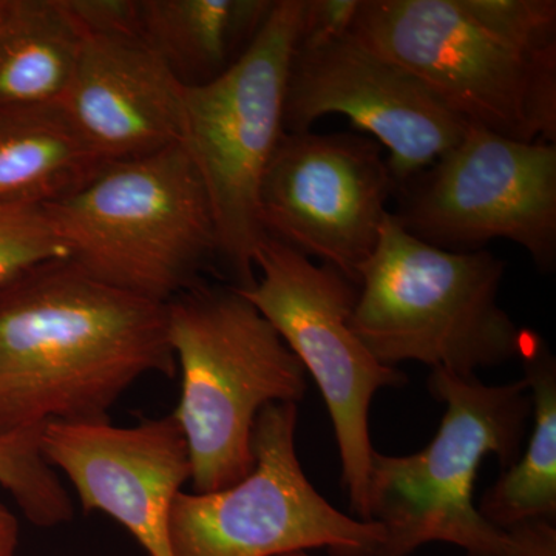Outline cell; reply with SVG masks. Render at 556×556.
Masks as SVG:
<instances>
[{
	"mask_svg": "<svg viewBox=\"0 0 556 556\" xmlns=\"http://www.w3.org/2000/svg\"><path fill=\"white\" fill-rule=\"evenodd\" d=\"M175 368L167 303L110 287L70 258L0 289V437L110 420L139 379Z\"/></svg>",
	"mask_w": 556,
	"mask_h": 556,
	"instance_id": "cell-1",
	"label": "cell"
},
{
	"mask_svg": "<svg viewBox=\"0 0 556 556\" xmlns=\"http://www.w3.org/2000/svg\"><path fill=\"white\" fill-rule=\"evenodd\" d=\"M351 35L470 126L556 142L555 0H361Z\"/></svg>",
	"mask_w": 556,
	"mask_h": 556,
	"instance_id": "cell-2",
	"label": "cell"
},
{
	"mask_svg": "<svg viewBox=\"0 0 556 556\" xmlns=\"http://www.w3.org/2000/svg\"><path fill=\"white\" fill-rule=\"evenodd\" d=\"M428 388L445 404L437 437L413 455L372 456L368 521L383 529L375 556H409L430 543L453 544L466 556H556L554 525L500 529L473 497L484 457L496 456L507 470L521 456L532 416L526 379L485 386L477 376L431 369Z\"/></svg>",
	"mask_w": 556,
	"mask_h": 556,
	"instance_id": "cell-3",
	"label": "cell"
},
{
	"mask_svg": "<svg viewBox=\"0 0 556 556\" xmlns=\"http://www.w3.org/2000/svg\"><path fill=\"white\" fill-rule=\"evenodd\" d=\"M181 369L172 413L186 439L193 492L228 489L255 466V420L270 404H298L306 371L268 318L236 287L197 283L167 302Z\"/></svg>",
	"mask_w": 556,
	"mask_h": 556,
	"instance_id": "cell-4",
	"label": "cell"
},
{
	"mask_svg": "<svg viewBox=\"0 0 556 556\" xmlns=\"http://www.w3.org/2000/svg\"><path fill=\"white\" fill-rule=\"evenodd\" d=\"M506 263L486 249L424 243L388 214L378 247L358 270L350 327L380 364L419 362L477 376L519 358L526 329L503 309Z\"/></svg>",
	"mask_w": 556,
	"mask_h": 556,
	"instance_id": "cell-5",
	"label": "cell"
},
{
	"mask_svg": "<svg viewBox=\"0 0 556 556\" xmlns=\"http://www.w3.org/2000/svg\"><path fill=\"white\" fill-rule=\"evenodd\" d=\"M73 263L110 287L167 303L219 260L206 189L181 142L110 163L46 204Z\"/></svg>",
	"mask_w": 556,
	"mask_h": 556,
	"instance_id": "cell-6",
	"label": "cell"
},
{
	"mask_svg": "<svg viewBox=\"0 0 556 556\" xmlns=\"http://www.w3.org/2000/svg\"><path fill=\"white\" fill-rule=\"evenodd\" d=\"M303 0H276L257 38L217 79L185 86L182 141L206 189L219 260L237 289L254 287L263 175L283 137L285 90Z\"/></svg>",
	"mask_w": 556,
	"mask_h": 556,
	"instance_id": "cell-7",
	"label": "cell"
},
{
	"mask_svg": "<svg viewBox=\"0 0 556 556\" xmlns=\"http://www.w3.org/2000/svg\"><path fill=\"white\" fill-rule=\"evenodd\" d=\"M260 277L239 289L313 376L334 426L342 481L354 518L368 521L372 448L369 407L378 391L407 376L372 356L350 327L357 287L332 266L316 265L266 236L255 251Z\"/></svg>",
	"mask_w": 556,
	"mask_h": 556,
	"instance_id": "cell-8",
	"label": "cell"
},
{
	"mask_svg": "<svg viewBox=\"0 0 556 556\" xmlns=\"http://www.w3.org/2000/svg\"><path fill=\"white\" fill-rule=\"evenodd\" d=\"M298 404H270L255 420V466L228 489L179 492L170 510L174 556H283L328 548L375 556L378 522L339 511L317 492L295 448Z\"/></svg>",
	"mask_w": 556,
	"mask_h": 556,
	"instance_id": "cell-9",
	"label": "cell"
},
{
	"mask_svg": "<svg viewBox=\"0 0 556 556\" xmlns=\"http://www.w3.org/2000/svg\"><path fill=\"white\" fill-rule=\"evenodd\" d=\"M394 197L391 214L424 243L471 252L508 240L541 273L555 269L556 142L515 141L470 126Z\"/></svg>",
	"mask_w": 556,
	"mask_h": 556,
	"instance_id": "cell-10",
	"label": "cell"
},
{
	"mask_svg": "<svg viewBox=\"0 0 556 556\" xmlns=\"http://www.w3.org/2000/svg\"><path fill=\"white\" fill-rule=\"evenodd\" d=\"M394 193L375 139L283 134L260 186V225L270 239L332 266L357 287Z\"/></svg>",
	"mask_w": 556,
	"mask_h": 556,
	"instance_id": "cell-11",
	"label": "cell"
},
{
	"mask_svg": "<svg viewBox=\"0 0 556 556\" xmlns=\"http://www.w3.org/2000/svg\"><path fill=\"white\" fill-rule=\"evenodd\" d=\"M339 113L387 148L396 190L464 138L470 124L407 68L345 35L294 47L285 90V134H303Z\"/></svg>",
	"mask_w": 556,
	"mask_h": 556,
	"instance_id": "cell-12",
	"label": "cell"
},
{
	"mask_svg": "<svg viewBox=\"0 0 556 556\" xmlns=\"http://www.w3.org/2000/svg\"><path fill=\"white\" fill-rule=\"evenodd\" d=\"M43 455L67 477L84 511L119 522L148 556H174L170 510L192 478L189 450L174 416L134 427L49 422Z\"/></svg>",
	"mask_w": 556,
	"mask_h": 556,
	"instance_id": "cell-13",
	"label": "cell"
},
{
	"mask_svg": "<svg viewBox=\"0 0 556 556\" xmlns=\"http://www.w3.org/2000/svg\"><path fill=\"white\" fill-rule=\"evenodd\" d=\"M185 84L139 38L86 36L62 98L105 163L142 159L182 141Z\"/></svg>",
	"mask_w": 556,
	"mask_h": 556,
	"instance_id": "cell-14",
	"label": "cell"
},
{
	"mask_svg": "<svg viewBox=\"0 0 556 556\" xmlns=\"http://www.w3.org/2000/svg\"><path fill=\"white\" fill-rule=\"evenodd\" d=\"M105 166L64 102L0 108V201L54 203L89 185Z\"/></svg>",
	"mask_w": 556,
	"mask_h": 556,
	"instance_id": "cell-15",
	"label": "cell"
},
{
	"mask_svg": "<svg viewBox=\"0 0 556 556\" xmlns=\"http://www.w3.org/2000/svg\"><path fill=\"white\" fill-rule=\"evenodd\" d=\"M276 0H141V39L185 86L228 72L257 38Z\"/></svg>",
	"mask_w": 556,
	"mask_h": 556,
	"instance_id": "cell-16",
	"label": "cell"
},
{
	"mask_svg": "<svg viewBox=\"0 0 556 556\" xmlns=\"http://www.w3.org/2000/svg\"><path fill=\"white\" fill-rule=\"evenodd\" d=\"M84 39L64 0H0V108L62 101Z\"/></svg>",
	"mask_w": 556,
	"mask_h": 556,
	"instance_id": "cell-17",
	"label": "cell"
},
{
	"mask_svg": "<svg viewBox=\"0 0 556 556\" xmlns=\"http://www.w3.org/2000/svg\"><path fill=\"white\" fill-rule=\"evenodd\" d=\"M519 358L532 394L533 430L526 452L486 489L478 510L508 530L556 518V362L546 342L525 332Z\"/></svg>",
	"mask_w": 556,
	"mask_h": 556,
	"instance_id": "cell-18",
	"label": "cell"
},
{
	"mask_svg": "<svg viewBox=\"0 0 556 556\" xmlns=\"http://www.w3.org/2000/svg\"><path fill=\"white\" fill-rule=\"evenodd\" d=\"M43 427L0 437V486L28 521L51 529L70 521L75 508L56 468L43 455Z\"/></svg>",
	"mask_w": 556,
	"mask_h": 556,
	"instance_id": "cell-19",
	"label": "cell"
},
{
	"mask_svg": "<svg viewBox=\"0 0 556 556\" xmlns=\"http://www.w3.org/2000/svg\"><path fill=\"white\" fill-rule=\"evenodd\" d=\"M68 258L46 204L0 201V289L51 260Z\"/></svg>",
	"mask_w": 556,
	"mask_h": 556,
	"instance_id": "cell-20",
	"label": "cell"
},
{
	"mask_svg": "<svg viewBox=\"0 0 556 556\" xmlns=\"http://www.w3.org/2000/svg\"><path fill=\"white\" fill-rule=\"evenodd\" d=\"M86 36L141 39V0H64Z\"/></svg>",
	"mask_w": 556,
	"mask_h": 556,
	"instance_id": "cell-21",
	"label": "cell"
},
{
	"mask_svg": "<svg viewBox=\"0 0 556 556\" xmlns=\"http://www.w3.org/2000/svg\"><path fill=\"white\" fill-rule=\"evenodd\" d=\"M361 0H303L295 47H317L350 35Z\"/></svg>",
	"mask_w": 556,
	"mask_h": 556,
	"instance_id": "cell-22",
	"label": "cell"
},
{
	"mask_svg": "<svg viewBox=\"0 0 556 556\" xmlns=\"http://www.w3.org/2000/svg\"><path fill=\"white\" fill-rule=\"evenodd\" d=\"M20 546V521L5 504L0 503V556H16Z\"/></svg>",
	"mask_w": 556,
	"mask_h": 556,
	"instance_id": "cell-23",
	"label": "cell"
},
{
	"mask_svg": "<svg viewBox=\"0 0 556 556\" xmlns=\"http://www.w3.org/2000/svg\"><path fill=\"white\" fill-rule=\"evenodd\" d=\"M285 556H311L308 552H298V554H289Z\"/></svg>",
	"mask_w": 556,
	"mask_h": 556,
	"instance_id": "cell-24",
	"label": "cell"
}]
</instances>
